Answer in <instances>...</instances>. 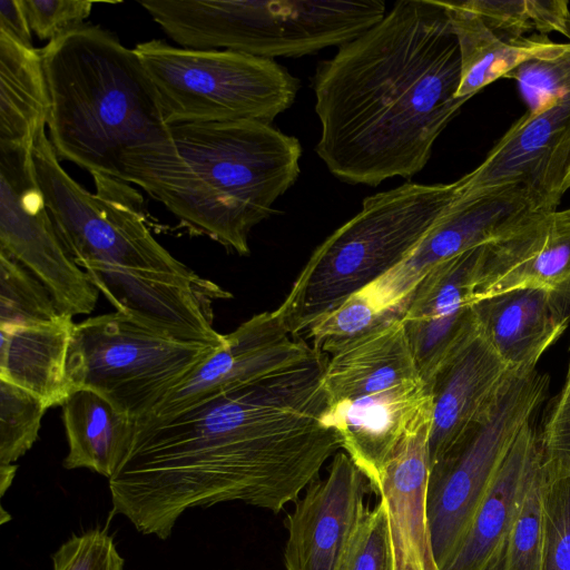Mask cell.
<instances>
[{
	"label": "cell",
	"mask_w": 570,
	"mask_h": 570,
	"mask_svg": "<svg viewBox=\"0 0 570 570\" xmlns=\"http://www.w3.org/2000/svg\"><path fill=\"white\" fill-rule=\"evenodd\" d=\"M570 132V95L528 110L502 136L484 160L458 180L455 199L510 185L534 190L552 212L561 200L560 151Z\"/></svg>",
	"instance_id": "obj_15"
},
{
	"label": "cell",
	"mask_w": 570,
	"mask_h": 570,
	"mask_svg": "<svg viewBox=\"0 0 570 570\" xmlns=\"http://www.w3.org/2000/svg\"><path fill=\"white\" fill-rule=\"evenodd\" d=\"M546 484L547 471L542 463L511 529L500 570H541Z\"/></svg>",
	"instance_id": "obj_32"
},
{
	"label": "cell",
	"mask_w": 570,
	"mask_h": 570,
	"mask_svg": "<svg viewBox=\"0 0 570 570\" xmlns=\"http://www.w3.org/2000/svg\"><path fill=\"white\" fill-rule=\"evenodd\" d=\"M340 570H393L386 510L381 499L367 509Z\"/></svg>",
	"instance_id": "obj_36"
},
{
	"label": "cell",
	"mask_w": 570,
	"mask_h": 570,
	"mask_svg": "<svg viewBox=\"0 0 570 570\" xmlns=\"http://www.w3.org/2000/svg\"><path fill=\"white\" fill-rule=\"evenodd\" d=\"M370 487L350 456L338 451L326 478L312 481L286 517L285 569L340 570L368 509Z\"/></svg>",
	"instance_id": "obj_14"
},
{
	"label": "cell",
	"mask_w": 570,
	"mask_h": 570,
	"mask_svg": "<svg viewBox=\"0 0 570 570\" xmlns=\"http://www.w3.org/2000/svg\"><path fill=\"white\" fill-rule=\"evenodd\" d=\"M559 163L563 175L561 185L563 195L570 188V132L561 148Z\"/></svg>",
	"instance_id": "obj_40"
},
{
	"label": "cell",
	"mask_w": 570,
	"mask_h": 570,
	"mask_svg": "<svg viewBox=\"0 0 570 570\" xmlns=\"http://www.w3.org/2000/svg\"><path fill=\"white\" fill-rule=\"evenodd\" d=\"M61 406L68 441L63 468L89 469L109 480L131 446L136 421L88 389L71 391Z\"/></svg>",
	"instance_id": "obj_25"
},
{
	"label": "cell",
	"mask_w": 570,
	"mask_h": 570,
	"mask_svg": "<svg viewBox=\"0 0 570 570\" xmlns=\"http://www.w3.org/2000/svg\"><path fill=\"white\" fill-rule=\"evenodd\" d=\"M326 355L166 417L136 421L109 479L111 513L165 540L193 508L240 501L278 513L341 448L326 424Z\"/></svg>",
	"instance_id": "obj_1"
},
{
	"label": "cell",
	"mask_w": 570,
	"mask_h": 570,
	"mask_svg": "<svg viewBox=\"0 0 570 570\" xmlns=\"http://www.w3.org/2000/svg\"><path fill=\"white\" fill-rule=\"evenodd\" d=\"M483 246L435 266L416 285L400 315L428 385L445 361L476 331L472 303Z\"/></svg>",
	"instance_id": "obj_16"
},
{
	"label": "cell",
	"mask_w": 570,
	"mask_h": 570,
	"mask_svg": "<svg viewBox=\"0 0 570 570\" xmlns=\"http://www.w3.org/2000/svg\"><path fill=\"white\" fill-rule=\"evenodd\" d=\"M432 404L421 412L386 460L376 492L383 501L393 570H440L428 520Z\"/></svg>",
	"instance_id": "obj_17"
},
{
	"label": "cell",
	"mask_w": 570,
	"mask_h": 570,
	"mask_svg": "<svg viewBox=\"0 0 570 570\" xmlns=\"http://www.w3.org/2000/svg\"><path fill=\"white\" fill-rule=\"evenodd\" d=\"M31 148H0V250L27 268L65 313L89 314L99 292L56 227L36 178Z\"/></svg>",
	"instance_id": "obj_11"
},
{
	"label": "cell",
	"mask_w": 570,
	"mask_h": 570,
	"mask_svg": "<svg viewBox=\"0 0 570 570\" xmlns=\"http://www.w3.org/2000/svg\"><path fill=\"white\" fill-rule=\"evenodd\" d=\"M75 323L0 328V379L39 396L48 407L69 395L66 362Z\"/></svg>",
	"instance_id": "obj_26"
},
{
	"label": "cell",
	"mask_w": 570,
	"mask_h": 570,
	"mask_svg": "<svg viewBox=\"0 0 570 570\" xmlns=\"http://www.w3.org/2000/svg\"><path fill=\"white\" fill-rule=\"evenodd\" d=\"M68 317L72 316L27 268L0 250V328L55 324Z\"/></svg>",
	"instance_id": "obj_29"
},
{
	"label": "cell",
	"mask_w": 570,
	"mask_h": 570,
	"mask_svg": "<svg viewBox=\"0 0 570 570\" xmlns=\"http://www.w3.org/2000/svg\"><path fill=\"white\" fill-rule=\"evenodd\" d=\"M168 392L150 414L166 417L205 400L299 365L318 352L294 336L276 309L253 315ZM147 416V415H146Z\"/></svg>",
	"instance_id": "obj_13"
},
{
	"label": "cell",
	"mask_w": 570,
	"mask_h": 570,
	"mask_svg": "<svg viewBox=\"0 0 570 570\" xmlns=\"http://www.w3.org/2000/svg\"><path fill=\"white\" fill-rule=\"evenodd\" d=\"M35 174L56 227L91 284L130 320L158 331L181 321L195 289L208 287L149 230L141 195L121 179L91 174L95 193L60 165L42 127L31 148Z\"/></svg>",
	"instance_id": "obj_4"
},
{
	"label": "cell",
	"mask_w": 570,
	"mask_h": 570,
	"mask_svg": "<svg viewBox=\"0 0 570 570\" xmlns=\"http://www.w3.org/2000/svg\"><path fill=\"white\" fill-rule=\"evenodd\" d=\"M168 126L253 120L271 124L294 104L298 78L274 59L149 40L135 48Z\"/></svg>",
	"instance_id": "obj_8"
},
{
	"label": "cell",
	"mask_w": 570,
	"mask_h": 570,
	"mask_svg": "<svg viewBox=\"0 0 570 570\" xmlns=\"http://www.w3.org/2000/svg\"><path fill=\"white\" fill-rule=\"evenodd\" d=\"M541 570H570V476L547 474Z\"/></svg>",
	"instance_id": "obj_33"
},
{
	"label": "cell",
	"mask_w": 570,
	"mask_h": 570,
	"mask_svg": "<svg viewBox=\"0 0 570 570\" xmlns=\"http://www.w3.org/2000/svg\"><path fill=\"white\" fill-rule=\"evenodd\" d=\"M17 468L18 466L16 464L0 466V492H1V497L6 493V491L11 485V483L13 481V478L16 475Z\"/></svg>",
	"instance_id": "obj_41"
},
{
	"label": "cell",
	"mask_w": 570,
	"mask_h": 570,
	"mask_svg": "<svg viewBox=\"0 0 570 570\" xmlns=\"http://www.w3.org/2000/svg\"><path fill=\"white\" fill-rule=\"evenodd\" d=\"M48 138L60 159L120 179L130 154L167 138L157 91L135 49L98 27L42 48Z\"/></svg>",
	"instance_id": "obj_5"
},
{
	"label": "cell",
	"mask_w": 570,
	"mask_h": 570,
	"mask_svg": "<svg viewBox=\"0 0 570 570\" xmlns=\"http://www.w3.org/2000/svg\"><path fill=\"white\" fill-rule=\"evenodd\" d=\"M460 78L458 39L441 2H395L377 23L317 65L315 153L350 185L413 177L468 101L455 97Z\"/></svg>",
	"instance_id": "obj_2"
},
{
	"label": "cell",
	"mask_w": 570,
	"mask_h": 570,
	"mask_svg": "<svg viewBox=\"0 0 570 570\" xmlns=\"http://www.w3.org/2000/svg\"><path fill=\"white\" fill-rule=\"evenodd\" d=\"M299 140L253 120L170 126L126 157L121 180L161 203L185 227L240 256L252 229L299 175Z\"/></svg>",
	"instance_id": "obj_3"
},
{
	"label": "cell",
	"mask_w": 570,
	"mask_h": 570,
	"mask_svg": "<svg viewBox=\"0 0 570 570\" xmlns=\"http://www.w3.org/2000/svg\"><path fill=\"white\" fill-rule=\"evenodd\" d=\"M376 308L361 291L317 318L305 335L317 352L331 355L391 318Z\"/></svg>",
	"instance_id": "obj_30"
},
{
	"label": "cell",
	"mask_w": 570,
	"mask_h": 570,
	"mask_svg": "<svg viewBox=\"0 0 570 570\" xmlns=\"http://www.w3.org/2000/svg\"><path fill=\"white\" fill-rule=\"evenodd\" d=\"M0 30L6 31L20 43L33 48L31 29L20 0L0 1Z\"/></svg>",
	"instance_id": "obj_39"
},
{
	"label": "cell",
	"mask_w": 570,
	"mask_h": 570,
	"mask_svg": "<svg viewBox=\"0 0 570 570\" xmlns=\"http://www.w3.org/2000/svg\"><path fill=\"white\" fill-rule=\"evenodd\" d=\"M51 559L53 570H124L125 566L112 535L100 528L72 534Z\"/></svg>",
	"instance_id": "obj_35"
},
{
	"label": "cell",
	"mask_w": 570,
	"mask_h": 570,
	"mask_svg": "<svg viewBox=\"0 0 570 570\" xmlns=\"http://www.w3.org/2000/svg\"><path fill=\"white\" fill-rule=\"evenodd\" d=\"M431 404L429 385L417 379L326 405L324 419L336 432L341 448L376 490L392 451Z\"/></svg>",
	"instance_id": "obj_20"
},
{
	"label": "cell",
	"mask_w": 570,
	"mask_h": 570,
	"mask_svg": "<svg viewBox=\"0 0 570 570\" xmlns=\"http://www.w3.org/2000/svg\"><path fill=\"white\" fill-rule=\"evenodd\" d=\"M476 330L514 372L537 368L570 324V292L519 288L472 303Z\"/></svg>",
	"instance_id": "obj_21"
},
{
	"label": "cell",
	"mask_w": 570,
	"mask_h": 570,
	"mask_svg": "<svg viewBox=\"0 0 570 570\" xmlns=\"http://www.w3.org/2000/svg\"><path fill=\"white\" fill-rule=\"evenodd\" d=\"M178 47L297 58L341 47L386 13L382 0H144Z\"/></svg>",
	"instance_id": "obj_7"
},
{
	"label": "cell",
	"mask_w": 570,
	"mask_h": 570,
	"mask_svg": "<svg viewBox=\"0 0 570 570\" xmlns=\"http://www.w3.org/2000/svg\"><path fill=\"white\" fill-rule=\"evenodd\" d=\"M543 463L539 432L524 426L480 502L453 554L440 570H500L530 484Z\"/></svg>",
	"instance_id": "obj_22"
},
{
	"label": "cell",
	"mask_w": 570,
	"mask_h": 570,
	"mask_svg": "<svg viewBox=\"0 0 570 570\" xmlns=\"http://www.w3.org/2000/svg\"><path fill=\"white\" fill-rule=\"evenodd\" d=\"M456 3L475 13L497 36L517 39L527 33L559 32L570 39L567 0H465Z\"/></svg>",
	"instance_id": "obj_28"
},
{
	"label": "cell",
	"mask_w": 570,
	"mask_h": 570,
	"mask_svg": "<svg viewBox=\"0 0 570 570\" xmlns=\"http://www.w3.org/2000/svg\"><path fill=\"white\" fill-rule=\"evenodd\" d=\"M550 212L543 199L524 185H510L455 199L400 264L361 292L381 312L400 316L416 285L435 266L502 238Z\"/></svg>",
	"instance_id": "obj_12"
},
{
	"label": "cell",
	"mask_w": 570,
	"mask_h": 570,
	"mask_svg": "<svg viewBox=\"0 0 570 570\" xmlns=\"http://www.w3.org/2000/svg\"><path fill=\"white\" fill-rule=\"evenodd\" d=\"M570 292V220L543 213L483 246L473 302L519 288Z\"/></svg>",
	"instance_id": "obj_18"
},
{
	"label": "cell",
	"mask_w": 570,
	"mask_h": 570,
	"mask_svg": "<svg viewBox=\"0 0 570 570\" xmlns=\"http://www.w3.org/2000/svg\"><path fill=\"white\" fill-rule=\"evenodd\" d=\"M47 409L39 396L0 379V466L12 465L31 449Z\"/></svg>",
	"instance_id": "obj_31"
},
{
	"label": "cell",
	"mask_w": 570,
	"mask_h": 570,
	"mask_svg": "<svg viewBox=\"0 0 570 570\" xmlns=\"http://www.w3.org/2000/svg\"><path fill=\"white\" fill-rule=\"evenodd\" d=\"M549 377L514 372L483 415L430 466L428 520L441 569L453 554L521 430L546 399Z\"/></svg>",
	"instance_id": "obj_10"
},
{
	"label": "cell",
	"mask_w": 570,
	"mask_h": 570,
	"mask_svg": "<svg viewBox=\"0 0 570 570\" xmlns=\"http://www.w3.org/2000/svg\"><path fill=\"white\" fill-rule=\"evenodd\" d=\"M222 346L169 336L119 312L88 317L72 328L68 390H91L137 421Z\"/></svg>",
	"instance_id": "obj_9"
},
{
	"label": "cell",
	"mask_w": 570,
	"mask_h": 570,
	"mask_svg": "<svg viewBox=\"0 0 570 570\" xmlns=\"http://www.w3.org/2000/svg\"><path fill=\"white\" fill-rule=\"evenodd\" d=\"M563 215L570 220V208L562 210Z\"/></svg>",
	"instance_id": "obj_42"
},
{
	"label": "cell",
	"mask_w": 570,
	"mask_h": 570,
	"mask_svg": "<svg viewBox=\"0 0 570 570\" xmlns=\"http://www.w3.org/2000/svg\"><path fill=\"white\" fill-rule=\"evenodd\" d=\"M49 111L40 51L0 30V147H32Z\"/></svg>",
	"instance_id": "obj_27"
},
{
	"label": "cell",
	"mask_w": 570,
	"mask_h": 570,
	"mask_svg": "<svg viewBox=\"0 0 570 570\" xmlns=\"http://www.w3.org/2000/svg\"><path fill=\"white\" fill-rule=\"evenodd\" d=\"M504 78L517 81L530 111L570 95V45L561 55L527 61Z\"/></svg>",
	"instance_id": "obj_34"
},
{
	"label": "cell",
	"mask_w": 570,
	"mask_h": 570,
	"mask_svg": "<svg viewBox=\"0 0 570 570\" xmlns=\"http://www.w3.org/2000/svg\"><path fill=\"white\" fill-rule=\"evenodd\" d=\"M513 373L478 330L445 361L429 385L430 466L483 415Z\"/></svg>",
	"instance_id": "obj_19"
},
{
	"label": "cell",
	"mask_w": 570,
	"mask_h": 570,
	"mask_svg": "<svg viewBox=\"0 0 570 570\" xmlns=\"http://www.w3.org/2000/svg\"><path fill=\"white\" fill-rule=\"evenodd\" d=\"M451 184L407 181L363 199L361 210L311 255L277 307L294 336L400 264L458 196Z\"/></svg>",
	"instance_id": "obj_6"
},
{
	"label": "cell",
	"mask_w": 570,
	"mask_h": 570,
	"mask_svg": "<svg viewBox=\"0 0 570 570\" xmlns=\"http://www.w3.org/2000/svg\"><path fill=\"white\" fill-rule=\"evenodd\" d=\"M539 442L549 476H570V362L563 386L551 406Z\"/></svg>",
	"instance_id": "obj_37"
},
{
	"label": "cell",
	"mask_w": 570,
	"mask_h": 570,
	"mask_svg": "<svg viewBox=\"0 0 570 570\" xmlns=\"http://www.w3.org/2000/svg\"><path fill=\"white\" fill-rule=\"evenodd\" d=\"M29 27L49 42L83 26L94 2L89 0H20Z\"/></svg>",
	"instance_id": "obj_38"
},
{
	"label": "cell",
	"mask_w": 570,
	"mask_h": 570,
	"mask_svg": "<svg viewBox=\"0 0 570 570\" xmlns=\"http://www.w3.org/2000/svg\"><path fill=\"white\" fill-rule=\"evenodd\" d=\"M456 36L461 78L455 97L470 99L478 91L534 59H551L564 52L570 42L559 43L548 36L532 33L517 39L497 36L473 12L456 1H440Z\"/></svg>",
	"instance_id": "obj_24"
},
{
	"label": "cell",
	"mask_w": 570,
	"mask_h": 570,
	"mask_svg": "<svg viewBox=\"0 0 570 570\" xmlns=\"http://www.w3.org/2000/svg\"><path fill=\"white\" fill-rule=\"evenodd\" d=\"M422 379L400 317L327 355L321 384L326 405Z\"/></svg>",
	"instance_id": "obj_23"
}]
</instances>
